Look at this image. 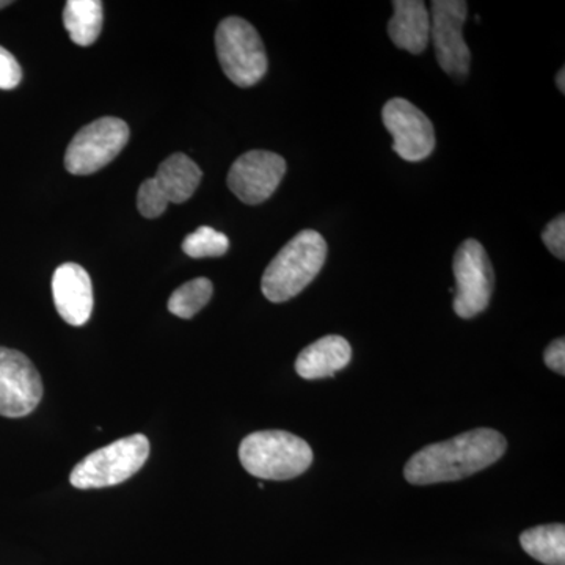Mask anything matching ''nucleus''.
Masks as SVG:
<instances>
[{
    "label": "nucleus",
    "instance_id": "aec40b11",
    "mask_svg": "<svg viewBox=\"0 0 565 565\" xmlns=\"http://www.w3.org/2000/svg\"><path fill=\"white\" fill-rule=\"evenodd\" d=\"M169 199L163 193L161 185L154 178L141 182L139 193H137V207L143 217L156 218L166 212L169 206Z\"/></svg>",
    "mask_w": 565,
    "mask_h": 565
},
{
    "label": "nucleus",
    "instance_id": "7ed1b4c3",
    "mask_svg": "<svg viewBox=\"0 0 565 565\" xmlns=\"http://www.w3.org/2000/svg\"><path fill=\"white\" fill-rule=\"evenodd\" d=\"M241 463L247 473L269 481H288L313 463V451L303 438L285 430H262L244 438Z\"/></svg>",
    "mask_w": 565,
    "mask_h": 565
},
{
    "label": "nucleus",
    "instance_id": "1a4fd4ad",
    "mask_svg": "<svg viewBox=\"0 0 565 565\" xmlns=\"http://www.w3.org/2000/svg\"><path fill=\"white\" fill-rule=\"evenodd\" d=\"M43 397V381L35 364L20 351L0 345V416L31 415Z\"/></svg>",
    "mask_w": 565,
    "mask_h": 565
},
{
    "label": "nucleus",
    "instance_id": "b1692460",
    "mask_svg": "<svg viewBox=\"0 0 565 565\" xmlns=\"http://www.w3.org/2000/svg\"><path fill=\"white\" fill-rule=\"evenodd\" d=\"M556 87L559 88L561 92L565 93V70L564 68H561L559 73H557Z\"/></svg>",
    "mask_w": 565,
    "mask_h": 565
},
{
    "label": "nucleus",
    "instance_id": "dca6fc26",
    "mask_svg": "<svg viewBox=\"0 0 565 565\" xmlns=\"http://www.w3.org/2000/svg\"><path fill=\"white\" fill-rule=\"evenodd\" d=\"M103 3L99 0H68L63 10V25L73 43L90 46L103 29Z\"/></svg>",
    "mask_w": 565,
    "mask_h": 565
},
{
    "label": "nucleus",
    "instance_id": "4be33fe9",
    "mask_svg": "<svg viewBox=\"0 0 565 565\" xmlns=\"http://www.w3.org/2000/svg\"><path fill=\"white\" fill-rule=\"evenodd\" d=\"M542 241L550 252L559 258L561 262L565 259V217L561 214L555 221L550 222L542 233Z\"/></svg>",
    "mask_w": 565,
    "mask_h": 565
},
{
    "label": "nucleus",
    "instance_id": "5701e85b",
    "mask_svg": "<svg viewBox=\"0 0 565 565\" xmlns=\"http://www.w3.org/2000/svg\"><path fill=\"white\" fill-rule=\"evenodd\" d=\"M544 360L546 366L555 373L565 374V341L564 338L553 341L548 348L545 349Z\"/></svg>",
    "mask_w": 565,
    "mask_h": 565
},
{
    "label": "nucleus",
    "instance_id": "9d476101",
    "mask_svg": "<svg viewBox=\"0 0 565 565\" xmlns=\"http://www.w3.org/2000/svg\"><path fill=\"white\" fill-rule=\"evenodd\" d=\"M385 128L392 134L393 150L408 162H422L435 150L433 121L424 111L404 98H393L382 110Z\"/></svg>",
    "mask_w": 565,
    "mask_h": 565
},
{
    "label": "nucleus",
    "instance_id": "412c9836",
    "mask_svg": "<svg viewBox=\"0 0 565 565\" xmlns=\"http://www.w3.org/2000/svg\"><path fill=\"white\" fill-rule=\"evenodd\" d=\"M22 81V70L17 57L0 46V90H13Z\"/></svg>",
    "mask_w": 565,
    "mask_h": 565
},
{
    "label": "nucleus",
    "instance_id": "f257e3e1",
    "mask_svg": "<svg viewBox=\"0 0 565 565\" xmlns=\"http://www.w3.org/2000/svg\"><path fill=\"white\" fill-rule=\"evenodd\" d=\"M505 449L508 441L503 435L482 427L426 446L405 465L404 476L414 486L460 481L498 462Z\"/></svg>",
    "mask_w": 565,
    "mask_h": 565
},
{
    "label": "nucleus",
    "instance_id": "0eeeda50",
    "mask_svg": "<svg viewBox=\"0 0 565 565\" xmlns=\"http://www.w3.org/2000/svg\"><path fill=\"white\" fill-rule=\"evenodd\" d=\"M129 140V126L120 118L104 117L84 126L71 140L65 167L71 174H92L114 161Z\"/></svg>",
    "mask_w": 565,
    "mask_h": 565
},
{
    "label": "nucleus",
    "instance_id": "a211bd4d",
    "mask_svg": "<svg viewBox=\"0 0 565 565\" xmlns=\"http://www.w3.org/2000/svg\"><path fill=\"white\" fill-rule=\"evenodd\" d=\"M212 291L214 288L207 278H195L184 282L170 297L169 311L178 318L192 319L210 302Z\"/></svg>",
    "mask_w": 565,
    "mask_h": 565
},
{
    "label": "nucleus",
    "instance_id": "2eb2a0df",
    "mask_svg": "<svg viewBox=\"0 0 565 565\" xmlns=\"http://www.w3.org/2000/svg\"><path fill=\"white\" fill-rule=\"evenodd\" d=\"M202 177V170L191 158L177 152L159 166L154 180L170 203H184L195 193Z\"/></svg>",
    "mask_w": 565,
    "mask_h": 565
},
{
    "label": "nucleus",
    "instance_id": "f03ea898",
    "mask_svg": "<svg viewBox=\"0 0 565 565\" xmlns=\"http://www.w3.org/2000/svg\"><path fill=\"white\" fill-rule=\"evenodd\" d=\"M327 252L321 233L303 230L297 234L267 266L262 280L264 297L282 303L299 296L321 273Z\"/></svg>",
    "mask_w": 565,
    "mask_h": 565
},
{
    "label": "nucleus",
    "instance_id": "ddd939ff",
    "mask_svg": "<svg viewBox=\"0 0 565 565\" xmlns=\"http://www.w3.org/2000/svg\"><path fill=\"white\" fill-rule=\"evenodd\" d=\"M388 22V35L394 46L418 55L430 41V13L419 0H396Z\"/></svg>",
    "mask_w": 565,
    "mask_h": 565
},
{
    "label": "nucleus",
    "instance_id": "393cba45",
    "mask_svg": "<svg viewBox=\"0 0 565 565\" xmlns=\"http://www.w3.org/2000/svg\"><path fill=\"white\" fill-rule=\"evenodd\" d=\"M10 3V0H0V10L6 9V7H9Z\"/></svg>",
    "mask_w": 565,
    "mask_h": 565
},
{
    "label": "nucleus",
    "instance_id": "4468645a",
    "mask_svg": "<svg viewBox=\"0 0 565 565\" xmlns=\"http://www.w3.org/2000/svg\"><path fill=\"white\" fill-rule=\"evenodd\" d=\"M352 359L349 341L338 334L323 337L316 343L307 345L296 360V373L307 381L332 377L344 370Z\"/></svg>",
    "mask_w": 565,
    "mask_h": 565
},
{
    "label": "nucleus",
    "instance_id": "f3484780",
    "mask_svg": "<svg viewBox=\"0 0 565 565\" xmlns=\"http://www.w3.org/2000/svg\"><path fill=\"white\" fill-rule=\"evenodd\" d=\"M527 555L545 565H565V526L563 523L531 527L520 535Z\"/></svg>",
    "mask_w": 565,
    "mask_h": 565
},
{
    "label": "nucleus",
    "instance_id": "6e6552de",
    "mask_svg": "<svg viewBox=\"0 0 565 565\" xmlns=\"http://www.w3.org/2000/svg\"><path fill=\"white\" fill-rule=\"evenodd\" d=\"M468 6L463 0H435L430 11V39L438 65L449 76L463 81L470 73L471 52L463 39Z\"/></svg>",
    "mask_w": 565,
    "mask_h": 565
},
{
    "label": "nucleus",
    "instance_id": "39448f33",
    "mask_svg": "<svg viewBox=\"0 0 565 565\" xmlns=\"http://www.w3.org/2000/svg\"><path fill=\"white\" fill-rule=\"evenodd\" d=\"M215 51L223 73L237 87H253L266 76V47L258 31L243 18H225L218 24Z\"/></svg>",
    "mask_w": 565,
    "mask_h": 565
},
{
    "label": "nucleus",
    "instance_id": "6ab92c4d",
    "mask_svg": "<svg viewBox=\"0 0 565 565\" xmlns=\"http://www.w3.org/2000/svg\"><path fill=\"white\" fill-rule=\"evenodd\" d=\"M230 248V239L225 234L211 228L200 226L199 230L189 234L182 243V252L191 258H217L225 255Z\"/></svg>",
    "mask_w": 565,
    "mask_h": 565
},
{
    "label": "nucleus",
    "instance_id": "9b49d317",
    "mask_svg": "<svg viewBox=\"0 0 565 565\" xmlns=\"http://www.w3.org/2000/svg\"><path fill=\"white\" fill-rule=\"evenodd\" d=\"M286 162L273 151L253 150L237 158L228 173L230 191L245 204H262L277 191Z\"/></svg>",
    "mask_w": 565,
    "mask_h": 565
},
{
    "label": "nucleus",
    "instance_id": "20e7f679",
    "mask_svg": "<svg viewBox=\"0 0 565 565\" xmlns=\"http://www.w3.org/2000/svg\"><path fill=\"white\" fill-rule=\"evenodd\" d=\"M148 456V438L141 434L129 435L81 460L71 471V486L88 490L121 484L141 470Z\"/></svg>",
    "mask_w": 565,
    "mask_h": 565
},
{
    "label": "nucleus",
    "instance_id": "423d86ee",
    "mask_svg": "<svg viewBox=\"0 0 565 565\" xmlns=\"http://www.w3.org/2000/svg\"><path fill=\"white\" fill-rule=\"evenodd\" d=\"M456 277L455 311L459 318L471 319L489 307L494 288V273L484 245L465 241L452 264Z\"/></svg>",
    "mask_w": 565,
    "mask_h": 565
},
{
    "label": "nucleus",
    "instance_id": "f8f14e48",
    "mask_svg": "<svg viewBox=\"0 0 565 565\" xmlns=\"http://www.w3.org/2000/svg\"><path fill=\"white\" fill-rule=\"evenodd\" d=\"M52 296L63 321L81 327L93 313V285L90 275L76 263H65L52 277Z\"/></svg>",
    "mask_w": 565,
    "mask_h": 565
}]
</instances>
